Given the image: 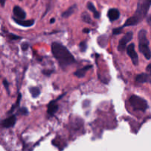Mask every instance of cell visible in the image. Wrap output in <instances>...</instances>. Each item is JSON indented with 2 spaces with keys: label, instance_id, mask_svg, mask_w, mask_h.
Instances as JSON below:
<instances>
[{
  "label": "cell",
  "instance_id": "cell-1",
  "mask_svg": "<svg viewBox=\"0 0 151 151\" xmlns=\"http://www.w3.org/2000/svg\"><path fill=\"white\" fill-rule=\"evenodd\" d=\"M51 50L53 56L55 58L60 67L63 69L73 64L76 61L74 56L71 54L68 49L60 43H52Z\"/></svg>",
  "mask_w": 151,
  "mask_h": 151
},
{
  "label": "cell",
  "instance_id": "cell-2",
  "mask_svg": "<svg viewBox=\"0 0 151 151\" xmlns=\"http://www.w3.org/2000/svg\"><path fill=\"white\" fill-rule=\"evenodd\" d=\"M151 6V0H139L137 3V8L132 17L126 20L122 27L128 26H135L142 22L146 17Z\"/></svg>",
  "mask_w": 151,
  "mask_h": 151
},
{
  "label": "cell",
  "instance_id": "cell-3",
  "mask_svg": "<svg viewBox=\"0 0 151 151\" xmlns=\"http://www.w3.org/2000/svg\"><path fill=\"white\" fill-rule=\"evenodd\" d=\"M139 50L146 59L150 60L151 58V51L149 48V41L147 38V31L141 29L138 33Z\"/></svg>",
  "mask_w": 151,
  "mask_h": 151
},
{
  "label": "cell",
  "instance_id": "cell-4",
  "mask_svg": "<svg viewBox=\"0 0 151 151\" xmlns=\"http://www.w3.org/2000/svg\"><path fill=\"white\" fill-rule=\"evenodd\" d=\"M129 102L131 103V106L134 108V110L145 111L147 110V107H148L147 101L145 99L137 95L131 96L129 99Z\"/></svg>",
  "mask_w": 151,
  "mask_h": 151
},
{
  "label": "cell",
  "instance_id": "cell-5",
  "mask_svg": "<svg viewBox=\"0 0 151 151\" xmlns=\"http://www.w3.org/2000/svg\"><path fill=\"white\" fill-rule=\"evenodd\" d=\"M133 38V32H128L119 41V44H118L117 50L119 52H123L125 49L126 48L127 44L132 40Z\"/></svg>",
  "mask_w": 151,
  "mask_h": 151
},
{
  "label": "cell",
  "instance_id": "cell-6",
  "mask_svg": "<svg viewBox=\"0 0 151 151\" xmlns=\"http://www.w3.org/2000/svg\"><path fill=\"white\" fill-rule=\"evenodd\" d=\"M127 53H128V56L131 58L134 65L137 66L139 63V57L135 50L134 44H131L129 46H128V47H127Z\"/></svg>",
  "mask_w": 151,
  "mask_h": 151
},
{
  "label": "cell",
  "instance_id": "cell-7",
  "mask_svg": "<svg viewBox=\"0 0 151 151\" xmlns=\"http://www.w3.org/2000/svg\"><path fill=\"white\" fill-rule=\"evenodd\" d=\"M16 117L15 115H12L10 117L7 118V119H4L1 122V125H2L3 128H11V127L14 126V125L16 124Z\"/></svg>",
  "mask_w": 151,
  "mask_h": 151
},
{
  "label": "cell",
  "instance_id": "cell-8",
  "mask_svg": "<svg viewBox=\"0 0 151 151\" xmlns=\"http://www.w3.org/2000/svg\"><path fill=\"white\" fill-rule=\"evenodd\" d=\"M107 15L110 22H113L119 19V16H120V13H119V10L118 9L112 8L109 10Z\"/></svg>",
  "mask_w": 151,
  "mask_h": 151
},
{
  "label": "cell",
  "instance_id": "cell-9",
  "mask_svg": "<svg viewBox=\"0 0 151 151\" xmlns=\"http://www.w3.org/2000/svg\"><path fill=\"white\" fill-rule=\"evenodd\" d=\"M13 20L16 22V24H19L20 26L24 27H29L32 26L35 23V21L33 19H31V20H27L25 21L24 19H19L15 18L14 16L13 17Z\"/></svg>",
  "mask_w": 151,
  "mask_h": 151
},
{
  "label": "cell",
  "instance_id": "cell-10",
  "mask_svg": "<svg viewBox=\"0 0 151 151\" xmlns=\"http://www.w3.org/2000/svg\"><path fill=\"white\" fill-rule=\"evenodd\" d=\"M13 15L15 18L19 19H24L26 18L25 11L19 6H15L13 7Z\"/></svg>",
  "mask_w": 151,
  "mask_h": 151
},
{
  "label": "cell",
  "instance_id": "cell-11",
  "mask_svg": "<svg viewBox=\"0 0 151 151\" xmlns=\"http://www.w3.org/2000/svg\"><path fill=\"white\" fill-rule=\"evenodd\" d=\"M136 81L139 83H151V75L142 73L139 74L136 77Z\"/></svg>",
  "mask_w": 151,
  "mask_h": 151
},
{
  "label": "cell",
  "instance_id": "cell-12",
  "mask_svg": "<svg viewBox=\"0 0 151 151\" xmlns=\"http://www.w3.org/2000/svg\"><path fill=\"white\" fill-rule=\"evenodd\" d=\"M58 110V105L56 101H52L49 103L48 108H47V113L50 116H52Z\"/></svg>",
  "mask_w": 151,
  "mask_h": 151
},
{
  "label": "cell",
  "instance_id": "cell-13",
  "mask_svg": "<svg viewBox=\"0 0 151 151\" xmlns=\"http://www.w3.org/2000/svg\"><path fill=\"white\" fill-rule=\"evenodd\" d=\"M91 68H92V66H91V65H89V66H84L83 68H81V69H78V71H76V72L74 73V75L79 78H83V77L85 76L86 73V72L91 69Z\"/></svg>",
  "mask_w": 151,
  "mask_h": 151
},
{
  "label": "cell",
  "instance_id": "cell-14",
  "mask_svg": "<svg viewBox=\"0 0 151 151\" xmlns=\"http://www.w3.org/2000/svg\"><path fill=\"white\" fill-rule=\"evenodd\" d=\"M87 8H88L90 11L92 12L93 14H94V18H96V19H99V18H100V13L97 11V9L94 7V5L93 4L92 2H90V1L88 2V4H87Z\"/></svg>",
  "mask_w": 151,
  "mask_h": 151
},
{
  "label": "cell",
  "instance_id": "cell-15",
  "mask_svg": "<svg viewBox=\"0 0 151 151\" xmlns=\"http://www.w3.org/2000/svg\"><path fill=\"white\" fill-rule=\"evenodd\" d=\"M76 8H77L76 4H74V5H72V7H69L67 10H66L64 13H63V14H62V17L68 18V17H69V16H71L74 13H75V11L76 10Z\"/></svg>",
  "mask_w": 151,
  "mask_h": 151
},
{
  "label": "cell",
  "instance_id": "cell-16",
  "mask_svg": "<svg viewBox=\"0 0 151 151\" xmlns=\"http://www.w3.org/2000/svg\"><path fill=\"white\" fill-rule=\"evenodd\" d=\"M29 91L31 94V95H32V97H34V98L38 97L40 95V94H41V90H40V88L36 86L29 87Z\"/></svg>",
  "mask_w": 151,
  "mask_h": 151
},
{
  "label": "cell",
  "instance_id": "cell-17",
  "mask_svg": "<svg viewBox=\"0 0 151 151\" xmlns=\"http://www.w3.org/2000/svg\"><path fill=\"white\" fill-rule=\"evenodd\" d=\"M21 97H22V95H21V94H19V97H18L17 100H16V103H15V104L13 105V106H12V108H11V109H10V110L8 111L9 114L12 113V112H13L15 111V109H17V108L19 107V103H20V101H21Z\"/></svg>",
  "mask_w": 151,
  "mask_h": 151
},
{
  "label": "cell",
  "instance_id": "cell-18",
  "mask_svg": "<svg viewBox=\"0 0 151 151\" xmlns=\"http://www.w3.org/2000/svg\"><path fill=\"white\" fill-rule=\"evenodd\" d=\"M82 19L84 22L88 24H92V20H91V17L89 16V15L87 14L86 13H83L82 14Z\"/></svg>",
  "mask_w": 151,
  "mask_h": 151
},
{
  "label": "cell",
  "instance_id": "cell-19",
  "mask_svg": "<svg viewBox=\"0 0 151 151\" xmlns=\"http://www.w3.org/2000/svg\"><path fill=\"white\" fill-rule=\"evenodd\" d=\"M80 49H81V52H85L87 49V43L86 41H82L80 44Z\"/></svg>",
  "mask_w": 151,
  "mask_h": 151
},
{
  "label": "cell",
  "instance_id": "cell-20",
  "mask_svg": "<svg viewBox=\"0 0 151 151\" xmlns=\"http://www.w3.org/2000/svg\"><path fill=\"white\" fill-rule=\"evenodd\" d=\"M19 113L22 115H25L28 114V111L26 108H22L19 110Z\"/></svg>",
  "mask_w": 151,
  "mask_h": 151
},
{
  "label": "cell",
  "instance_id": "cell-21",
  "mask_svg": "<svg viewBox=\"0 0 151 151\" xmlns=\"http://www.w3.org/2000/svg\"><path fill=\"white\" fill-rule=\"evenodd\" d=\"M122 27H120L115 28V29H114V30H113V34L114 35H117V34H119L121 32H122Z\"/></svg>",
  "mask_w": 151,
  "mask_h": 151
},
{
  "label": "cell",
  "instance_id": "cell-22",
  "mask_svg": "<svg viewBox=\"0 0 151 151\" xmlns=\"http://www.w3.org/2000/svg\"><path fill=\"white\" fill-rule=\"evenodd\" d=\"M21 47H22V50H23V51H26V50L29 48V44L27 42L23 43V44H22V46H21Z\"/></svg>",
  "mask_w": 151,
  "mask_h": 151
},
{
  "label": "cell",
  "instance_id": "cell-23",
  "mask_svg": "<svg viewBox=\"0 0 151 151\" xmlns=\"http://www.w3.org/2000/svg\"><path fill=\"white\" fill-rule=\"evenodd\" d=\"M8 37L10 38V40H16V39H19V38H22L21 37L17 36V35H16L15 34H9Z\"/></svg>",
  "mask_w": 151,
  "mask_h": 151
},
{
  "label": "cell",
  "instance_id": "cell-24",
  "mask_svg": "<svg viewBox=\"0 0 151 151\" xmlns=\"http://www.w3.org/2000/svg\"><path fill=\"white\" fill-rule=\"evenodd\" d=\"M3 84H4V88H5L6 89H7V92L9 93V88H8V83H7V81H5V80H4V81H3Z\"/></svg>",
  "mask_w": 151,
  "mask_h": 151
},
{
  "label": "cell",
  "instance_id": "cell-25",
  "mask_svg": "<svg viewBox=\"0 0 151 151\" xmlns=\"http://www.w3.org/2000/svg\"><path fill=\"white\" fill-rule=\"evenodd\" d=\"M147 71L151 72V63H150V64L147 66Z\"/></svg>",
  "mask_w": 151,
  "mask_h": 151
},
{
  "label": "cell",
  "instance_id": "cell-26",
  "mask_svg": "<svg viewBox=\"0 0 151 151\" xmlns=\"http://www.w3.org/2000/svg\"><path fill=\"white\" fill-rule=\"evenodd\" d=\"M83 32H86V33H88V32H90V30L88 29H84L83 30Z\"/></svg>",
  "mask_w": 151,
  "mask_h": 151
},
{
  "label": "cell",
  "instance_id": "cell-27",
  "mask_svg": "<svg viewBox=\"0 0 151 151\" xmlns=\"http://www.w3.org/2000/svg\"><path fill=\"white\" fill-rule=\"evenodd\" d=\"M55 19H52L51 20H50V23H51V24L54 23V22H55Z\"/></svg>",
  "mask_w": 151,
  "mask_h": 151
}]
</instances>
